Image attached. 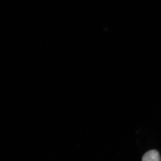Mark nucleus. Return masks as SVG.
I'll return each mask as SVG.
<instances>
[{"label":"nucleus","mask_w":161,"mask_h":161,"mask_svg":"<svg viewBox=\"0 0 161 161\" xmlns=\"http://www.w3.org/2000/svg\"><path fill=\"white\" fill-rule=\"evenodd\" d=\"M142 161H161L159 153L157 150H150L144 154Z\"/></svg>","instance_id":"f257e3e1"}]
</instances>
